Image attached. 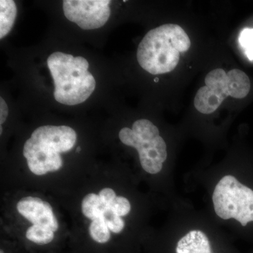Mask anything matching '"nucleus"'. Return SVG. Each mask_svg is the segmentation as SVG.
<instances>
[{
    "instance_id": "obj_1",
    "label": "nucleus",
    "mask_w": 253,
    "mask_h": 253,
    "mask_svg": "<svg viewBox=\"0 0 253 253\" xmlns=\"http://www.w3.org/2000/svg\"><path fill=\"white\" fill-rule=\"evenodd\" d=\"M191 47V41L182 28L165 24L148 32L137 49L141 68L151 74L171 72L177 66L180 53Z\"/></svg>"
},
{
    "instance_id": "obj_2",
    "label": "nucleus",
    "mask_w": 253,
    "mask_h": 253,
    "mask_svg": "<svg viewBox=\"0 0 253 253\" xmlns=\"http://www.w3.org/2000/svg\"><path fill=\"white\" fill-rule=\"evenodd\" d=\"M47 66L54 80V99L60 104H82L94 91L96 81L88 71L89 63L84 57L58 51L50 55Z\"/></svg>"
},
{
    "instance_id": "obj_3",
    "label": "nucleus",
    "mask_w": 253,
    "mask_h": 253,
    "mask_svg": "<svg viewBox=\"0 0 253 253\" xmlns=\"http://www.w3.org/2000/svg\"><path fill=\"white\" fill-rule=\"evenodd\" d=\"M119 138L123 144L137 150L141 167L146 172L156 174L161 172L168 157L167 146L157 126L151 121H136L132 129L123 128Z\"/></svg>"
},
{
    "instance_id": "obj_4",
    "label": "nucleus",
    "mask_w": 253,
    "mask_h": 253,
    "mask_svg": "<svg viewBox=\"0 0 253 253\" xmlns=\"http://www.w3.org/2000/svg\"><path fill=\"white\" fill-rule=\"evenodd\" d=\"M212 202L216 214L221 219H236L243 226L253 221V190L235 176L221 178L214 188Z\"/></svg>"
},
{
    "instance_id": "obj_5",
    "label": "nucleus",
    "mask_w": 253,
    "mask_h": 253,
    "mask_svg": "<svg viewBox=\"0 0 253 253\" xmlns=\"http://www.w3.org/2000/svg\"><path fill=\"white\" fill-rule=\"evenodd\" d=\"M109 0H66L63 8L65 16L83 30L104 26L111 15Z\"/></svg>"
},
{
    "instance_id": "obj_6",
    "label": "nucleus",
    "mask_w": 253,
    "mask_h": 253,
    "mask_svg": "<svg viewBox=\"0 0 253 253\" xmlns=\"http://www.w3.org/2000/svg\"><path fill=\"white\" fill-rule=\"evenodd\" d=\"M31 137L46 151L59 154L71 151L77 141L76 131L68 126H40Z\"/></svg>"
},
{
    "instance_id": "obj_7",
    "label": "nucleus",
    "mask_w": 253,
    "mask_h": 253,
    "mask_svg": "<svg viewBox=\"0 0 253 253\" xmlns=\"http://www.w3.org/2000/svg\"><path fill=\"white\" fill-rule=\"evenodd\" d=\"M23 156L27 160L28 168L36 175H44L49 172L59 170L63 160L59 154L50 152L31 137L26 141Z\"/></svg>"
},
{
    "instance_id": "obj_8",
    "label": "nucleus",
    "mask_w": 253,
    "mask_h": 253,
    "mask_svg": "<svg viewBox=\"0 0 253 253\" xmlns=\"http://www.w3.org/2000/svg\"><path fill=\"white\" fill-rule=\"evenodd\" d=\"M18 212L33 225H39L56 231L59 228L57 219L49 203L35 197H26L17 204Z\"/></svg>"
},
{
    "instance_id": "obj_9",
    "label": "nucleus",
    "mask_w": 253,
    "mask_h": 253,
    "mask_svg": "<svg viewBox=\"0 0 253 253\" xmlns=\"http://www.w3.org/2000/svg\"><path fill=\"white\" fill-rule=\"evenodd\" d=\"M175 253H213V250L205 233L192 230L178 241Z\"/></svg>"
},
{
    "instance_id": "obj_10",
    "label": "nucleus",
    "mask_w": 253,
    "mask_h": 253,
    "mask_svg": "<svg viewBox=\"0 0 253 253\" xmlns=\"http://www.w3.org/2000/svg\"><path fill=\"white\" fill-rule=\"evenodd\" d=\"M225 98L207 86L200 88L194 99L196 109L203 114H211L217 110Z\"/></svg>"
},
{
    "instance_id": "obj_11",
    "label": "nucleus",
    "mask_w": 253,
    "mask_h": 253,
    "mask_svg": "<svg viewBox=\"0 0 253 253\" xmlns=\"http://www.w3.org/2000/svg\"><path fill=\"white\" fill-rule=\"evenodd\" d=\"M228 91L229 96L235 99H243L251 90L249 76L239 69H233L227 73Z\"/></svg>"
},
{
    "instance_id": "obj_12",
    "label": "nucleus",
    "mask_w": 253,
    "mask_h": 253,
    "mask_svg": "<svg viewBox=\"0 0 253 253\" xmlns=\"http://www.w3.org/2000/svg\"><path fill=\"white\" fill-rule=\"evenodd\" d=\"M17 16V7L12 0L0 1V39L5 38L12 29Z\"/></svg>"
},
{
    "instance_id": "obj_13",
    "label": "nucleus",
    "mask_w": 253,
    "mask_h": 253,
    "mask_svg": "<svg viewBox=\"0 0 253 253\" xmlns=\"http://www.w3.org/2000/svg\"><path fill=\"white\" fill-rule=\"evenodd\" d=\"M205 81L206 86L217 91L225 99L229 96L228 91L227 73L224 70L218 68L211 71L208 73Z\"/></svg>"
},
{
    "instance_id": "obj_14",
    "label": "nucleus",
    "mask_w": 253,
    "mask_h": 253,
    "mask_svg": "<svg viewBox=\"0 0 253 253\" xmlns=\"http://www.w3.org/2000/svg\"><path fill=\"white\" fill-rule=\"evenodd\" d=\"M106 208L101 204L99 196L95 194L86 195L82 203L83 214L92 221L101 218L103 212Z\"/></svg>"
},
{
    "instance_id": "obj_15",
    "label": "nucleus",
    "mask_w": 253,
    "mask_h": 253,
    "mask_svg": "<svg viewBox=\"0 0 253 253\" xmlns=\"http://www.w3.org/2000/svg\"><path fill=\"white\" fill-rule=\"evenodd\" d=\"M26 238L32 242L44 245L49 244L54 239V231L39 225L31 226L26 231Z\"/></svg>"
},
{
    "instance_id": "obj_16",
    "label": "nucleus",
    "mask_w": 253,
    "mask_h": 253,
    "mask_svg": "<svg viewBox=\"0 0 253 253\" xmlns=\"http://www.w3.org/2000/svg\"><path fill=\"white\" fill-rule=\"evenodd\" d=\"M109 229L102 218L94 219L89 226V234L93 240L99 244L107 243L111 239Z\"/></svg>"
},
{
    "instance_id": "obj_17",
    "label": "nucleus",
    "mask_w": 253,
    "mask_h": 253,
    "mask_svg": "<svg viewBox=\"0 0 253 253\" xmlns=\"http://www.w3.org/2000/svg\"><path fill=\"white\" fill-rule=\"evenodd\" d=\"M101 218L109 228V230L113 233L118 234L124 229L125 222L122 218L116 214L109 208H106L103 212Z\"/></svg>"
},
{
    "instance_id": "obj_18",
    "label": "nucleus",
    "mask_w": 253,
    "mask_h": 253,
    "mask_svg": "<svg viewBox=\"0 0 253 253\" xmlns=\"http://www.w3.org/2000/svg\"><path fill=\"white\" fill-rule=\"evenodd\" d=\"M239 42L248 58L253 61V29L246 28L241 32Z\"/></svg>"
},
{
    "instance_id": "obj_19",
    "label": "nucleus",
    "mask_w": 253,
    "mask_h": 253,
    "mask_svg": "<svg viewBox=\"0 0 253 253\" xmlns=\"http://www.w3.org/2000/svg\"><path fill=\"white\" fill-rule=\"evenodd\" d=\"M110 209L120 217L126 216L130 212L131 205L129 201L122 196H116L112 203L109 205Z\"/></svg>"
},
{
    "instance_id": "obj_20",
    "label": "nucleus",
    "mask_w": 253,
    "mask_h": 253,
    "mask_svg": "<svg viewBox=\"0 0 253 253\" xmlns=\"http://www.w3.org/2000/svg\"><path fill=\"white\" fill-rule=\"evenodd\" d=\"M99 196L101 204L104 205L105 207L108 208L113 200L116 199V194L112 189L106 188L100 191Z\"/></svg>"
},
{
    "instance_id": "obj_21",
    "label": "nucleus",
    "mask_w": 253,
    "mask_h": 253,
    "mask_svg": "<svg viewBox=\"0 0 253 253\" xmlns=\"http://www.w3.org/2000/svg\"><path fill=\"white\" fill-rule=\"evenodd\" d=\"M9 114L7 104L3 98H0V123L2 125L6 121Z\"/></svg>"
},
{
    "instance_id": "obj_22",
    "label": "nucleus",
    "mask_w": 253,
    "mask_h": 253,
    "mask_svg": "<svg viewBox=\"0 0 253 253\" xmlns=\"http://www.w3.org/2000/svg\"><path fill=\"white\" fill-rule=\"evenodd\" d=\"M1 133H2V126H1V127H0V134H1Z\"/></svg>"
},
{
    "instance_id": "obj_23",
    "label": "nucleus",
    "mask_w": 253,
    "mask_h": 253,
    "mask_svg": "<svg viewBox=\"0 0 253 253\" xmlns=\"http://www.w3.org/2000/svg\"><path fill=\"white\" fill-rule=\"evenodd\" d=\"M80 151H81V147H78L77 148V152H80Z\"/></svg>"
}]
</instances>
